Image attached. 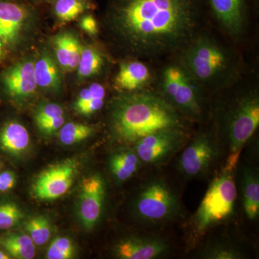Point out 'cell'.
Masks as SVG:
<instances>
[{"mask_svg":"<svg viewBox=\"0 0 259 259\" xmlns=\"http://www.w3.org/2000/svg\"><path fill=\"white\" fill-rule=\"evenodd\" d=\"M114 28L136 54L156 57L182 51L199 34L202 0H111Z\"/></svg>","mask_w":259,"mask_h":259,"instance_id":"1","label":"cell"},{"mask_svg":"<svg viewBox=\"0 0 259 259\" xmlns=\"http://www.w3.org/2000/svg\"><path fill=\"white\" fill-rule=\"evenodd\" d=\"M114 139L125 144H135L140 139L158 131L183 128L182 115L160 94L133 92L116 99L110 116Z\"/></svg>","mask_w":259,"mask_h":259,"instance_id":"2","label":"cell"},{"mask_svg":"<svg viewBox=\"0 0 259 259\" xmlns=\"http://www.w3.org/2000/svg\"><path fill=\"white\" fill-rule=\"evenodd\" d=\"M181 66L201 88H218L235 69L233 56L208 35H197L182 50Z\"/></svg>","mask_w":259,"mask_h":259,"instance_id":"3","label":"cell"},{"mask_svg":"<svg viewBox=\"0 0 259 259\" xmlns=\"http://www.w3.org/2000/svg\"><path fill=\"white\" fill-rule=\"evenodd\" d=\"M259 125V96L255 90L236 97L225 110L217 134L226 148L227 163L237 166L242 148Z\"/></svg>","mask_w":259,"mask_h":259,"instance_id":"4","label":"cell"},{"mask_svg":"<svg viewBox=\"0 0 259 259\" xmlns=\"http://www.w3.org/2000/svg\"><path fill=\"white\" fill-rule=\"evenodd\" d=\"M235 169L226 163L209 185L191 221L192 231L197 236L233 216L238 195L233 177Z\"/></svg>","mask_w":259,"mask_h":259,"instance_id":"5","label":"cell"},{"mask_svg":"<svg viewBox=\"0 0 259 259\" xmlns=\"http://www.w3.org/2000/svg\"><path fill=\"white\" fill-rule=\"evenodd\" d=\"M134 212L146 226H161L182 215V203L169 184L162 178L153 177L146 180L137 192Z\"/></svg>","mask_w":259,"mask_h":259,"instance_id":"6","label":"cell"},{"mask_svg":"<svg viewBox=\"0 0 259 259\" xmlns=\"http://www.w3.org/2000/svg\"><path fill=\"white\" fill-rule=\"evenodd\" d=\"M160 95L182 116L194 120L203 118L201 88L180 64L169 65L163 70Z\"/></svg>","mask_w":259,"mask_h":259,"instance_id":"7","label":"cell"},{"mask_svg":"<svg viewBox=\"0 0 259 259\" xmlns=\"http://www.w3.org/2000/svg\"><path fill=\"white\" fill-rule=\"evenodd\" d=\"M218 135L199 133L184 148L177 161V169L187 180L204 178L210 173L223 154Z\"/></svg>","mask_w":259,"mask_h":259,"instance_id":"8","label":"cell"},{"mask_svg":"<svg viewBox=\"0 0 259 259\" xmlns=\"http://www.w3.org/2000/svg\"><path fill=\"white\" fill-rule=\"evenodd\" d=\"M185 141L183 128L163 129L140 139L134 144V149L142 163L157 166L171 158Z\"/></svg>","mask_w":259,"mask_h":259,"instance_id":"9","label":"cell"},{"mask_svg":"<svg viewBox=\"0 0 259 259\" xmlns=\"http://www.w3.org/2000/svg\"><path fill=\"white\" fill-rule=\"evenodd\" d=\"M78 164L67 159L42 171L32 185L34 195L40 200H54L69 191L74 182Z\"/></svg>","mask_w":259,"mask_h":259,"instance_id":"10","label":"cell"},{"mask_svg":"<svg viewBox=\"0 0 259 259\" xmlns=\"http://www.w3.org/2000/svg\"><path fill=\"white\" fill-rule=\"evenodd\" d=\"M205 13L212 15L223 30L232 37L244 32L255 0H202Z\"/></svg>","mask_w":259,"mask_h":259,"instance_id":"11","label":"cell"},{"mask_svg":"<svg viewBox=\"0 0 259 259\" xmlns=\"http://www.w3.org/2000/svg\"><path fill=\"white\" fill-rule=\"evenodd\" d=\"M79 215L87 231L93 229L101 219L106 197V185L99 174L84 177L81 184Z\"/></svg>","mask_w":259,"mask_h":259,"instance_id":"12","label":"cell"},{"mask_svg":"<svg viewBox=\"0 0 259 259\" xmlns=\"http://www.w3.org/2000/svg\"><path fill=\"white\" fill-rule=\"evenodd\" d=\"M170 244L156 236H133L122 238L114 247V254L121 259H153L169 251Z\"/></svg>","mask_w":259,"mask_h":259,"instance_id":"13","label":"cell"},{"mask_svg":"<svg viewBox=\"0 0 259 259\" xmlns=\"http://www.w3.org/2000/svg\"><path fill=\"white\" fill-rule=\"evenodd\" d=\"M31 13L23 0H0V39L4 45L15 44Z\"/></svg>","mask_w":259,"mask_h":259,"instance_id":"14","label":"cell"},{"mask_svg":"<svg viewBox=\"0 0 259 259\" xmlns=\"http://www.w3.org/2000/svg\"><path fill=\"white\" fill-rule=\"evenodd\" d=\"M2 81L8 95L14 98L31 96L37 88L34 74V63L20 61L5 70Z\"/></svg>","mask_w":259,"mask_h":259,"instance_id":"15","label":"cell"},{"mask_svg":"<svg viewBox=\"0 0 259 259\" xmlns=\"http://www.w3.org/2000/svg\"><path fill=\"white\" fill-rule=\"evenodd\" d=\"M148 66L138 61L122 63L115 78L116 88L126 93H133L146 86L151 79Z\"/></svg>","mask_w":259,"mask_h":259,"instance_id":"16","label":"cell"},{"mask_svg":"<svg viewBox=\"0 0 259 259\" xmlns=\"http://www.w3.org/2000/svg\"><path fill=\"white\" fill-rule=\"evenodd\" d=\"M241 192L245 216L249 221H254L259 215L258 168L248 166L242 168Z\"/></svg>","mask_w":259,"mask_h":259,"instance_id":"17","label":"cell"},{"mask_svg":"<svg viewBox=\"0 0 259 259\" xmlns=\"http://www.w3.org/2000/svg\"><path fill=\"white\" fill-rule=\"evenodd\" d=\"M30 143L28 130L20 122L10 121L0 129V149L10 156H21L28 149Z\"/></svg>","mask_w":259,"mask_h":259,"instance_id":"18","label":"cell"},{"mask_svg":"<svg viewBox=\"0 0 259 259\" xmlns=\"http://www.w3.org/2000/svg\"><path fill=\"white\" fill-rule=\"evenodd\" d=\"M54 46L56 59L63 69L68 71L77 69L82 50L77 37L70 32H63L54 37Z\"/></svg>","mask_w":259,"mask_h":259,"instance_id":"19","label":"cell"},{"mask_svg":"<svg viewBox=\"0 0 259 259\" xmlns=\"http://www.w3.org/2000/svg\"><path fill=\"white\" fill-rule=\"evenodd\" d=\"M141 163L134 148H125L112 153L109 159V168L117 182H124L136 175Z\"/></svg>","mask_w":259,"mask_h":259,"instance_id":"20","label":"cell"},{"mask_svg":"<svg viewBox=\"0 0 259 259\" xmlns=\"http://www.w3.org/2000/svg\"><path fill=\"white\" fill-rule=\"evenodd\" d=\"M34 74L37 87L49 90L60 88V72L55 61L49 54H42L34 63Z\"/></svg>","mask_w":259,"mask_h":259,"instance_id":"21","label":"cell"},{"mask_svg":"<svg viewBox=\"0 0 259 259\" xmlns=\"http://www.w3.org/2000/svg\"><path fill=\"white\" fill-rule=\"evenodd\" d=\"M0 247L10 256L18 259H32L35 255V244L27 234L10 232L0 236Z\"/></svg>","mask_w":259,"mask_h":259,"instance_id":"22","label":"cell"},{"mask_svg":"<svg viewBox=\"0 0 259 259\" xmlns=\"http://www.w3.org/2000/svg\"><path fill=\"white\" fill-rule=\"evenodd\" d=\"M51 3L56 18L64 23L76 20L95 7L93 0H52Z\"/></svg>","mask_w":259,"mask_h":259,"instance_id":"23","label":"cell"},{"mask_svg":"<svg viewBox=\"0 0 259 259\" xmlns=\"http://www.w3.org/2000/svg\"><path fill=\"white\" fill-rule=\"evenodd\" d=\"M105 65L103 56L98 49L93 47H82L79 64L78 75L81 79H88L100 73Z\"/></svg>","mask_w":259,"mask_h":259,"instance_id":"24","label":"cell"},{"mask_svg":"<svg viewBox=\"0 0 259 259\" xmlns=\"http://www.w3.org/2000/svg\"><path fill=\"white\" fill-rule=\"evenodd\" d=\"M94 131V127L90 125L79 122H67L61 127L59 138L62 144L71 146L88 139L93 134Z\"/></svg>","mask_w":259,"mask_h":259,"instance_id":"25","label":"cell"},{"mask_svg":"<svg viewBox=\"0 0 259 259\" xmlns=\"http://www.w3.org/2000/svg\"><path fill=\"white\" fill-rule=\"evenodd\" d=\"M202 258L206 259H241L244 258L242 250L228 242H214L202 250Z\"/></svg>","mask_w":259,"mask_h":259,"instance_id":"26","label":"cell"},{"mask_svg":"<svg viewBox=\"0 0 259 259\" xmlns=\"http://www.w3.org/2000/svg\"><path fill=\"white\" fill-rule=\"evenodd\" d=\"M25 228L35 245H44L50 238V222L44 216L32 218L26 223Z\"/></svg>","mask_w":259,"mask_h":259,"instance_id":"27","label":"cell"},{"mask_svg":"<svg viewBox=\"0 0 259 259\" xmlns=\"http://www.w3.org/2000/svg\"><path fill=\"white\" fill-rule=\"evenodd\" d=\"M75 253L72 241L66 237H58L49 245L47 258L49 259H70Z\"/></svg>","mask_w":259,"mask_h":259,"instance_id":"28","label":"cell"},{"mask_svg":"<svg viewBox=\"0 0 259 259\" xmlns=\"http://www.w3.org/2000/svg\"><path fill=\"white\" fill-rule=\"evenodd\" d=\"M23 218V214L13 202L0 204V230H8L16 226Z\"/></svg>","mask_w":259,"mask_h":259,"instance_id":"29","label":"cell"},{"mask_svg":"<svg viewBox=\"0 0 259 259\" xmlns=\"http://www.w3.org/2000/svg\"><path fill=\"white\" fill-rule=\"evenodd\" d=\"M106 96L105 89L100 83H95L80 92L74 104L75 110H77L89 102L95 100H105Z\"/></svg>","mask_w":259,"mask_h":259,"instance_id":"30","label":"cell"},{"mask_svg":"<svg viewBox=\"0 0 259 259\" xmlns=\"http://www.w3.org/2000/svg\"><path fill=\"white\" fill-rule=\"evenodd\" d=\"M64 116V110L60 105L55 103H48L39 107L35 114L36 125L45 121Z\"/></svg>","mask_w":259,"mask_h":259,"instance_id":"31","label":"cell"},{"mask_svg":"<svg viewBox=\"0 0 259 259\" xmlns=\"http://www.w3.org/2000/svg\"><path fill=\"white\" fill-rule=\"evenodd\" d=\"M65 122L64 116L56 117L36 125L38 129L45 135H52L62 127Z\"/></svg>","mask_w":259,"mask_h":259,"instance_id":"32","label":"cell"},{"mask_svg":"<svg viewBox=\"0 0 259 259\" xmlns=\"http://www.w3.org/2000/svg\"><path fill=\"white\" fill-rule=\"evenodd\" d=\"M17 178L14 172L5 171L0 173V192H6L14 188Z\"/></svg>","mask_w":259,"mask_h":259,"instance_id":"33","label":"cell"},{"mask_svg":"<svg viewBox=\"0 0 259 259\" xmlns=\"http://www.w3.org/2000/svg\"><path fill=\"white\" fill-rule=\"evenodd\" d=\"M80 27L90 35H95L98 32L97 20L93 15H86L81 18L79 23Z\"/></svg>","mask_w":259,"mask_h":259,"instance_id":"34","label":"cell"},{"mask_svg":"<svg viewBox=\"0 0 259 259\" xmlns=\"http://www.w3.org/2000/svg\"><path fill=\"white\" fill-rule=\"evenodd\" d=\"M10 258L11 257H10L9 254H7L5 251L0 249V259H10Z\"/></svg>","mask_w":259,"mask_h":259,"instance_id":"35","label":"cell"},{"mask_svg":"<svg viewBox=\"0 0 259 259\" xmlns=\"http://www.w3.org/2000/svg\"><path fill=\"white\" fill-rule=\"evenodd\" d=\"M3 46H4V44H3L1 39H0V60L3 59V56H4V49H3Z\"/></svg>","mask_w":259,"mask_h":259,"instance_id":"36","label":"cell"},{"mask_svg":"<svg viewBox=\"0 0 259 259\" xmlns=\"http://www.w3.org/2000/svg\"><path fill=\"white\" fill-rule=\"evenodd\" d=\"M35 1H38V2H51L52 0H35Z\"/></svg>","mask_w":259,"mask_h":259,"instance_id":"37","label":"cell"},{"mask_svg":"<svg viewBox=\"0 0 259 259\" xmlns=\"http://www.w3.org/2000/svg\"><path fill=\"white\" fill-rule=\"evenodd\" d=\"M1 166H2V165H1V163H0V169H1Z\"/></svg>","mask_w":259,"mask_h":259,"instance_id":"38","label":"cell"}]
</instances>
